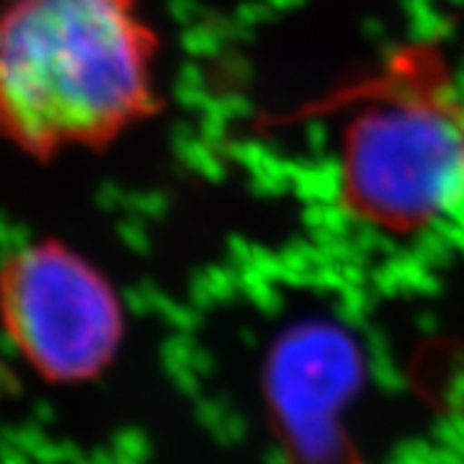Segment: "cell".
<instances>
[{"label":"cell","mask_w":464,"mask_h":464,"mask_svg":"<svg viewBox=\"0 0 464 464\" xmlns=\"http://www.w3.org/2000/svg\"><path fill=\"white\" fill-rule=\"evenodd\" d=\"M335 197L387 235L439 225L464 201V101L447 54L426 42L395 50L343 91Z\"/></svg>","instance_id":"7a4b0ae2"},{"label":"cell","mask_w":464,"mask_h":464,"mask_svg":"<svg viewBox=\"0 0 464 464\" xmlns=\"http://www.w3.org/2000/svg\"><path fill=\"white\" fill-rule=\"evenodd\" d=\"M0 325L42 377L83 382L114 359L124 310L96 266L44 237L0 261Z\"/></svg>","instance_id":"3957f363"},{"label":"cell","mask_w":464,"mask_h":464,"mask_svg":"<svg viewBox=\"0 0 464 464\" xmlns=\"http://www.w3.org/2000/svg\"><path fill=\"white\" fill-rule=\"evenodd\" d=\"M158 54L140 0H8L0 137L39 163L111 148L163 109Z\"/></svg>","instance_id":"6da1fadb"}]
</instances>
